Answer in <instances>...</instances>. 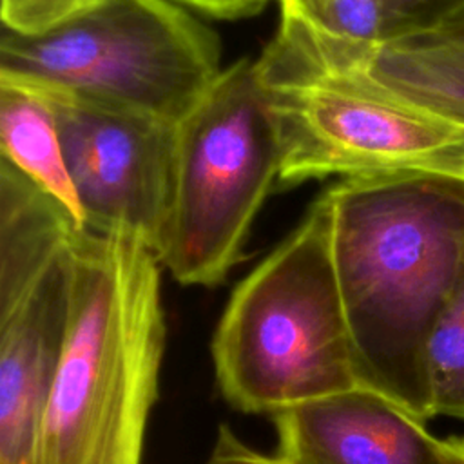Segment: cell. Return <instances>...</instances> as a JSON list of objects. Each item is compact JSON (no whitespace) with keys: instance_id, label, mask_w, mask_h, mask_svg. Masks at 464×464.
Wrapping results in <instances>:
<instances>
[{"instance_id":"6da1fadb","label":"cell","mask_w":464,"mask_h":464,"mask_svg":"<svg viewBox=\"0 0 464 464\" xmlns=\"http://www.w3.org/2000/svg\"><path fill=\"white\" fill-rule=\"evenodd\" d=\"M324 196L359 382L426 422L428 341L464 265V183L343 178Z\"/></svg>"},{"instance_id":"7a4b0ae2","label":"cell","mask_w":464,"mask_h":464,"mask_svg":"<svg viewBox=\"0 0 464 464\" xmlns=\"http://www.w3.org/2000/svg\"><path fill=\"white\" fill-rule=\"evenodd\" d=\"M160 266L132 236L76 227L42 464H141L167 337Z\"/></svg>"},{"instance_id":"3957f363","label":"cell","mask_w":464,"mask_h":464,"mask_svg":"<svg viewBox=\"0 0 464 464\" xmlns=\"http://www.w3.org/2000/svg\"><path fill=\"white\" fill-rule=\"evenodd\" d=\"M281 7L254 62L281 147L279 183L420 174L464 183V125L323 51Z\"/></svg>"},{"instance_id":"277c9868","label":"cell","mask_w":464,"mask_h":464,"mask_svg":"<svg viewBox=\"0 0 464 464\" xmlns=\"http://www.w3.org/2000/svg\"><path fill=\"white\" fill-rule=\"evenodd\" d=\"M210 352L221 395L243 413L276 415L361 386L324 192L237 283Z\"/></svg>"},{"instance_id":"5b68a950","label":"cell","mask_w":464,"mask_h":464,"mask_svg":"<svg viewBox=\"0 0 464 464\" xmlns=\"http://www.w3.org/2000/svg\"><path fill=\"white\" fill-rule=\"evenodd\" d=\"M221 72L218 34L170 0H102L47 33L0 38V78L170 125Z\"/></svg>"},{"instance_id":"8992f818","label":"cell","mask_w":464,"mask_h":464,"mask_svg":"<svg viewBox=\"0 0 464 464\" xmlns=\"http://www.w3.org/2000/svg\"><path fill=\"white\" fill-rule=\"evenodd\" d=\"M277 129L254 60L223 69L176 125L172 199L158 259L187 286L225 281L257 210L279 183Z\"/></svg>"},{"instance_id":"52a82bcc","label":"cell","mask_w":464,"mask_h":464,"mask_svg":"<svg viewBox=\"0 0 464 464\" xmlns=\"http://www.w3.org/2000/svg\"><path fill=\"white\" fill-rule=\"evenodd\" d=\"M76 227L51 194L0 160V464H42Z\"/></svg>"},{"instance_id":"ba28073f","label":"cell","mask_w":464,"mask_h":464,"mask_svg":"<svg viewBox=\"0 0 464 464\" xmlns=\"http://www.w3.org/2000/svg\"><path fill=\"white\" fill-rule=\"evenodd\" d=\"M25 87L53 107L85 227L132 236L158 254L170 214L176 125L69 92Z\"/></svg>"},{"instance_id":"9c48e42d","label":"cell","mask_w":464,"mask_h":464,"mask_svg":"<svg viewBox=\"0 0 464 464\" xmlns=\"http://www.w3.org/2000/svg\"><path fill=\"white\" fill-rule=\"evenodd\" d=\"M285 464H446L444 439L384 395L357 386L272 415Z\"/></svg>"},{"instance_id":"30bf717a","label":"cell","mask_w":464,"mask_h":464,"mask_svg":"<svg viewBox=\"0 0 464 464\" xmlns=\"http://www.w3.org/2000/svg\"><path fill=\"white\" fill-rule=\"evenodd\" d=\"M315 44L388 89L464 125V34L440 29L404 33L361 56Z\"/></svg>"},{"instance_id":"8fae6325","label":"cell","mask_w":464,"mask_h":464,"mask_svg":"<svg viewBox=\"0 0 464 464\" xmlns=\"http://www.w3.org/2000/svg\"><path fill=\"white\" fill-rule=\"evenodd\" d=\"M0 150L4 160L51 194L78 225L85 227L53 107L36 91L4 78H0Z\"/></svg>"},{"instance_id":"7c38bea8","label":"cell","mask_w":464,"mask_h":464,"mask_svg":"<svg viewBox=\"0 0 464 464\" xmlns=\"http://www.w3.org/2000/svg\"><path fill=\"white\" fill-rule=\"evenodd\" d=\"M431 417L464 420V265L426 350Z\"/></svg>"},{"instance_id":"4fadbf2b","label":"cell","mask_w":464,"mask_h":464,"mask_svg":"<svg viewBox=\"0 0 464 464\" xmlns=\"http://www.w3.org/2000/svg\"><path fill=\"white\" fill-rule=\"evenodd\" d=\"M310 27L357 49H375L390 38L384 0H279Z\"/></svg>"},{"instance_id":"5bb4252c","label":"cell","mask_w":464,"mask_h":464,"mask_svg":"<svg viewBox=\"0 0 464 464\" xmlns=\"http://www.w3.org/2000/svg\"><path fill=\"white\" fill-rule=\"evenodd\" d=\"M102 0H2L4 29L34 36L89 11Z\"/></svg>"},{"instance_id":"9a60e30c","label":"cell","mask_w":464,"mask_h":464,"mask_svg":"<svg viewBox=\"0 0 464 464\" xmlns=\"http://www.w3.org/2000/svg\"><path fill=\"white\" fill-rule=\"evenodd\" d=\"M446 464H464V437L451 435L444 439ZM208 464H285L274 453H263L246 444L228 426H219Z\"/></svg>"},{"instance_id":"2e32d148","label":"cell","mask_w":464,"mask_h":464,"mask_svg":"<svg viewBox=\"0 0 464 464\" xmlns=\"http://www.w3.org/2000/svg\"><path fill=\"white\" fill-rule=\"evenodd\" d=\"M462 2L464 0H384L390 38L435 27Z\"/></svg>"},{"instance_id":"e0dca14e","label":"cell","mask_w":464,"mask_h":464,"mask_svg":"<svg viewBox=\"0 0 464 464\" xmlns=\"http://www.w3.org/2000/svg\"><path fill=\"white\" fill-rule=\"evenodd\" d=\"M181 7L194 9L212 18L237 20L257 14L270 0H170Z\"/></svg>"},{"instance_id":"ac0fdd59","label":"cell","mask_w":464,"mask_h":464,"mask_svg":"<svg viewBox=\"0 0 464 464\" xmlns=\"http://www.w3.org/2000/svg\"><path fill=\"white\" fill-rule=\"evenodd\" d=\"M431 29H440V31H448V33L464 34V2L459 7H455L440 24H437Z\"/></svg>"}]
</instances>
